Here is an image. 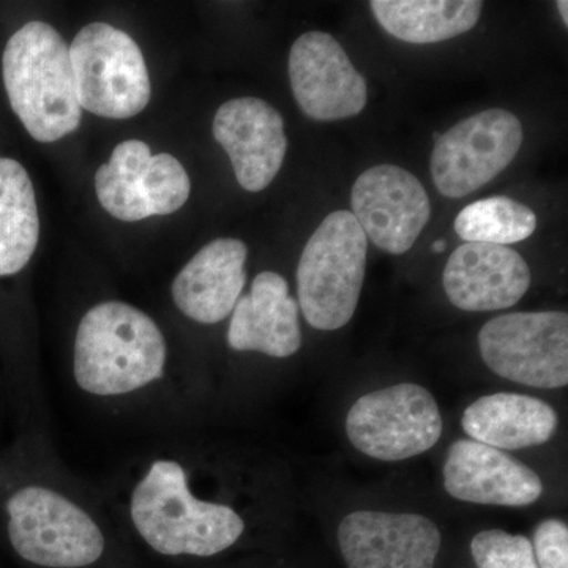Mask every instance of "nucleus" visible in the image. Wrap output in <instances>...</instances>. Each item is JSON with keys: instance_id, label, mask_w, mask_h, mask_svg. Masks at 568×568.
I'll return each instance as SVG.
<instances>
[{"instance_id": "f257e3e1", "label": "nucleus", "mask_w": 568, "mask_h": 568, "mask_svg": "<svg viewBox=\"0 0 568 568\" xmlns=\"http://www.w3.org/2000/svg\"><path fill=\"white\" fill-rule=\"evenodd\" d=\"M2 74L11 110L33 140L55 142L81 125L70 50L48 22H28L10 37Z\"/></svg>"}, {"instance_id": "f03ea898", "label": "nucleus", "mask_w": 568, "mask_h": 568, "mask_svg": "<svg viewBox=\"0 0 568 568\" xmlns=\"http://www.w3.org/2000/svg\"><path fill=\"white\" fill-rule=\"evenodd\" d=\"M166 342L159 325L136 306L103 302L82 317L74 339V379L100 396L130 394L160 379Z\"/></svg>"}, {"instance_id": "7ed1b4c3", "label": "nucleus", "mask_w": 568, "mask_h": 568, "mask_svg": "<svg viewBox=\"0 0 568 568\" xmlns=\"http://www.w3.org/2000/svg\"><path fill=\"white\" fill-rule=\"evenodd\" d=\"M130 514L149 547L164 556L209 558L233 547L245 530L233 508L196 499L173 459L152 463L134 488Z\"/></svg>"}, {"instance_id": "20e7f679", "label": "nucleus", "mask_w": 568, "mask_h": 568, "mask_svg": "<svg viewBox=\"0 0 568 568\" xmlns=\"http://www.w3.org/2000/svg\"><path fill=\"white\" fill-rule=\"evenodd\" d=\"M368 239L347 211L332 212L310 237L297 267L298 308L317 331L353 320L364 286Z\"/></svg>"}, {"instance_id": "39448f33", "label": "nucleus", "mask_w": 568, "mask_h": 568, "mask_svg": "<svg viewBox=\"0 0 568 568\" xmlns=\"http://www.w3.org/2000/svg\"><path fill=\"white\" fill-rule=\"evenodd\" d=\"M69 50L81 110L123 121L151 102L148 65L129 33L92 22L77 33Z\"/></svg>"}, {"instance_id": "423d86ee", "label": "nucleus", "mask_w": 568, "mask_h": 568, "mask_svg": "<svg viewBox=\"0 0 568 568\" xmlns=\"http://www.w3.org/2000/svg\"><path fill=\"white\" fill-rule=\"evenodd\" d=\"M9 536L22 559L41 567L77 568L102 558L97 523L70 499L43 487H26L7 504Z\"/></svg>"}, {"instance_id": "0eeeda50", "label": "nucleus", "mask_w": 568, "mask_h": 568, "mask_svg": "<svg viewBox=\"0 0 568 568\" xmlns=\"http://www.w3.org/2000/svg\"><path fill=\"white\" fill-rule=\"evenodd\" d=\"M346 433L362 454L403 462L436 446L443 417L425 387L398 384L361 396L347 413Z\"/></svg>"}, {"instance_id": "6e6552de", "label": "nucleus", "mask_w": 568, "mask_h": 568, "mask_svg": "<svg viewBox=\"0 0 568 568\" xmlns=\"http://www.w3.org/2000/svg\"><path fill=\"white\" fill-rule=\"evenodd\" d=\"M481 358L491 372L523 386L568 384V315L510 313L488 321L478 334Z\"/></svg>"}, {"instance_id": "1a4fd4ad", "label": "nucleus", "mask_w": 568, "mask_h": 568, "mask_svg": "<svg viewBox=\"0 0 568 568\" xmlns=\"http://www.w3.org/2000/svg\"><path fill=\"white\" fill-rule=\"evenodd\" d=\"M95 192L104 211L122 222H141L178 212L189 201L192 182L170 153L152 155L138 140L115 145L110 162L95 174Z\"/></svg>"}, {"instance_id": "9d476101", "label": "nucleus", "mask_w": 568, "mask_h": 568, "mask_svg": "<svg viewBox=\"0 0 568 568\" xmlns=\"http://www.w3.org/2000/svg\"><path fill=\"white\" fill-rule=\"evenodd\" d=\"M523 125L510 111L487 110L458 122L437 138L433 182L447 197H465L491 182L521 149Z\"/></svg>"}, {"instance_id": "9b49d317", "label": "nucleus", "mask_w": 568, "mask_h": 568, "mask_svg": "<svg viewBox=\"0 0 568 568\" xmlns=\"http://www.w3.org/2000/svg\"><path fill=\"white\" fill-rule=\"evenodd\" d=\"M287 69L295 102L313 121H342L364 111L366 81L331 33L312 31L298 37Z\"/></svg>"}, {"instance_id": "f8f14e48", "label": "nucleus", "mask_w": 568, "mask_h": 568, "mask_svg": "<svg viewBox=\"0 0 568 568\" xmlns=\"http://www.w3.org/2000/svg\"><path fill=\"white\" fill-rule=\"evenodd\" d=\"M351 207L366 239L390 254L409 252L432 216L424 185L394 164H379L361 174L351 192Z\"/></svg>"}, {"instance_id": "ddd939ff", "label": "nucleus", "mask_w": 568, "mask_h": 568, "mask_svg": "<svg viewBox=\"0 0 568 568\" xmlns=\"http://www.w3.org/2000/svg\"><path fill=\"white\" fill-rule=\"evenodd\" d=\"M347 568H435L440 532L416 514L354 511L338 528Z\"/></svg>"}, {"instance_id": "4468645a", "label": "nucleus", "mask_w": 568, "mask_h": 568, "mask_svg": "<svg viewBox=\"0 0 568 568\" xmlns=\"http://www.w3.org/2000/svg\"><path fill=\"white\" fill-rule=\"evenodd\" d=\"M213 136L246 192H263L282 170L287 151L283 118L264 100L242 97L222 104L213 119Z\"/></svg>"}, {"instance_id": "2eb2a0df", "label": "nucleus", "mask_w": 568, "mask_h": 568, "mask_svg": "<svg viewBox=\"0 0 568 568\" xmlns=\"http://www.w3.org/2000/svg\"><path fill=\"white\" fill-rule=\"evenodd\" d=\"M530 280L525 257L503 245L458 246L444 268V291L463 312L510 308L528 293Z\"/></svg>"}, {"instance_id": "dca6fc26", "label": "nucleus", "mask_w": 568, "mask_h": 568, "mask_svg": "<svg viewBox=\"0 0 568 568\" xmlns=\"http://www.w3.org/2000/svg\"><path fill=\"white\" fill-rule=\"evenodd\" d=\"M448 495L485 506L523 507L544 491L540 477L506 452L473 439L457 440L444 466Z\"/></svg>"}, {"instance_id": "f3484780", "label": "nucleus", "mask_w": 568, "mask_h": 568, "mask_svg": "<svg viewBox=\"0 0 568 568\" xmlns=\"http://www.w3.org/2000/svg\"><path fill=\"white\" fill-rule=\"evenodd\" d=\"M246 256L248 248L237 239L205 245L175 276L171 287L175 306L196 323H222L244 291Z\"/></svg>"}, {"instance_id": "a211bd4d", "label": "nucleus", "mask_w": 568, "mask_h": 568, "mask_svg": "<svg viewBox=\"0 0 568 568\" xmlns=\"http://www.w3.org/2000/svg\"><path fill=\"white\" fill-rule=\"evenodd\" d=\"M298 304L282 275L263 272L252 291L233 310L227 343L235 351H256L271 357H291L301 349Z\"/></svg>"}, {"instance_id": "6ab92c4d", "label": "nucleus", "mask_w": 568, "mask_h": 568, "mask_svg": "<svg viewBox=\"0 0 568 568\" xmlns=\"http://www.w3.org/2000/svg\"><path fill=\"white\" fill-rule=\"evenodd\" d=\"M551 406L534 396L495 394L481 396L463 414V429L473 440L497 450L541 446L558 428Z\"/></svg>"}, {"instance_id": "aec40b11", "label": "nucleus", "mask_w": 568, "mask_h": 568, "mask_svg": "<svg viewBox=\"0 0 568 568\" xmlns=\"http://www.w3.org/2000/svg\"><path fill=\"white\" fill-rule=\"evenodd\" d=\"M384 31L406 43L428 44L455 39L477 24L484 10L478 0H373Z\"/></svg>"}, {"instance_id": "412c9836", "label": "nucleus", "mask_w": 568, "mask_h": 568, "mask_svg": "<svg viewBox=\"0 0 568 568\" xmlns=\"http://www.w3.org/2000/svg\"><path fill=\"white\" fill-rule=\"evenodd\" d=\"M39 239V207L31 178L17 160L0 159V276L21 272Z\"/></svg>"}, {"instance_id": "4be33fe9", "label": "nucleus", "mask_w": 568, "mask_h": 568, "mask_svg": "<svg viewBox=\"0 0 568 568\" xmlns=\"http://www.w3.org/2000/svg\"><path fill=\"white\" fill-rule=\"evenodd\" d=\"M537 216L528 205L493 196L466 205L455 220V233L466 244L511 245L536 233Z\"/></svg>"}, {"instance_id": "5701e85b", "label": "nucleus", "mask_w": 568, "mask_h": 568, "mask_svg": "<svg viewBox=\"0 0 568 568\" xmlns=\"http://www.w3.org/2000/svg\"><path fill=\"white\" fill-rule=\"evenodd\" d=\"M470 551L478 568H538L529 538L506 530L478 532L470 541Z\"/></svg>"}, {"instance_id": "b1692460", "label": "nucleus", "mask_w": 568, "mask_h": 568, "mask_svg": "<svg viewBox=\"0 0 568 568\" xmlns=\"http://www.w3.org/2000/svg\"><path fill=\"white\" fill-rule=\"evenodd\" d=\"M534 556L540 568H568V528L559 519H545L534 532Z\"/></svg>"}, {"instance_id": "393cba45", "label": "nucleus", "mask_w": 568, "mask_h": 568, "mask_svg": "<svg viewBox=\"0 0 568 568\" xmlns=\"http://www.w3.org/2000/svg\"><path fill=\"white\" fill-rule=\"evenodd\" d=\"M558 9L560 17H562L564 26H568V2L566 0H559Z\"/></svg>"}, {"instance_id": "a878e982", "label": "nucleus", "mask_w": 568, "mask_h": 568, "mask_svg": "<svg viewBox=\"0 0 568 568\" xmlns=\"http://www.w3.org/2000/svg\"><path fill=\"white\" fill-rule=\"evenodd\" d=\"M446 250V242L437 241L433 244V252L443 253Z\"/></svg>"}]
</instances>
